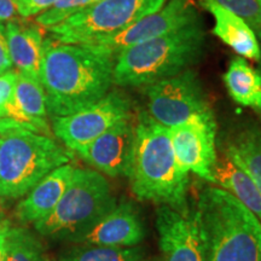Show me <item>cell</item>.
Instances as JSON below:
<instances>
[{
    "label": "cell",
    "mask_w": 261,
    "mask_h": 261,
    "mask_svg": "<svg viewBox=\"0 0 261 261\" xmlns=\"http://www.w3.org/2000/svg\"><path fill=\"white\" fill-rule=\"evenodd\" d=\"M133 195L142 201L185 212L189 208L188 173L179 167L169 128L160 125L146 112L136 121L135 144L127 172Z\"/></svg>",
    "instance_id": "7a4b0ae2"
},
{
    "label": "cell",
    "mask_w": 261,
    "mask_h": 261,
    "mask_svg": "<svg viewBox=\"0 0 261 261\" xmlns=\"http://www.w3.org/2000/svg\"><path fill=\"white\" fill-rule=\"evenodd\" d=\"M5 34L10 58L16 69L39 79L45 41L41 25L29 23L27 18L8 22Z\"/></svg>",
    "instance_id": "e0dca14e"
},
{
    "label": "cell",
    "mask_w": 261,
    "mask_h": 261,
    "mask_svg": "<svg viewBox=\"0 0 261 261\" xmlns=\"http://www.w3.org/2000/svg\"><path fill=\"white\" fill-rule=\"evenodd\" d=\"M115 56L96 44H63L45 39L40 83L47 114L67 116L90 107L114 84Z\"/></svg>",
    "instance_id": "6da1fadb"
},
{
    "label": "cell",
    "mask_w": 261,
    "mask_h": 261,
    "mask_svg": "<svg viewBox=\"0 0 261 261\" xmlns=\"http://www.w3.org/2000/svg\"><path fill=\"white\" fill-rule=\"evenodd\" d=\"M23 19L18 14L15 0H0V22H17Z\"/></svg>",
    "instance_id": "83f0119b"
},
{
    "label": "cell",
    "mask_w": 261,
    "mask_h": 261,
    "mask_svg": "<svg viewBox=\"0 0 261 261\" xmlns=\"http://www.w3.org/2000/svg\"><path fill=\"white\" fill-rule=\"evenodd\" d=\"M198 2L200 4L205 2L217 3L218 5L242 17L252 28L255 24L261 6V0H198Z\"/></svg>",
    "instance_id": "d4e9b609"
},
{
    "label": "cell",
    "mask_w": 261,
    "mask_h": 261,
    "mask_svg": "<svg viewBox=\"0 0 261 261\" xmlns=\"http://www.w3.org/2000/svg\"><path fill=\"white\" fill-rule=\"evenodd\" d=\"M75 167L65 163L48 173L28 192L15 208V218L21 224H35L56 208L73 177Z\"/></svg>",
    "instance_id": "9a60e30c"
},
{
    "label": "cell",
    "mask_w": 261,
    "mask_h": 261,
    "mask_svg": "<svg viewBox=\"0 0 261 261\" xmlns=\"http://www.w3.org/2000/svg\"><path fill=\"white\" fill-rule=\"evenodd\" d=\"M260 46H261V45H260ZM259 63H260V73H261V57H260V61H259Z\"/></svg>",
    "instance_id": "836d02e7"
},
{
    "label": "cell",
    "mask_w": 261,
    "mask_h": 261,
    "mask_svg": "<svg viewBox=\"0 0 261 261\" xmlns=\"http://www.w3.org/2000/svg\"><path fill=\"white\" fill-rule=\"evenodd\" d=\"M17 69H9L0 74V117H5V110L15 92Z\"/></svg>",
    "instance_id": "484cf974"
},
{
    "label": "cell",
    "mask_w": 261,
    "mask_h": 261,
    "mask_svg": "<svg viewBox=\"0 0 261 261\" xmlns=\"http://www.w3.org/2000/svg\"><path fill=\"white\" fill-rule=\"evenodd\" d=\"M167 0H99L50 28L51 38L63 44H91L125 31L154 14Z\"/></svg>",
    "instance_id": "52a82bcc"
},
{
    "label": "cell",
    "mask_w": 261,
    "mask_h": 261,
    "mask_svg": "<svg viewBox=\"0 0 261 261\" xmlns=\"http://www.w3.org/2000/svg\"><path fill=\"white\" fill-rule=\"evenodd\" d=\"M253 31L255 32L257 39H260V40H261V6H260L259 15H257L256 22H255V24H254V27H253Z\"/></svg>",
    "instance_id": "4dcf8cb0"
},
{
    "label": "cell",
    "mask_w": 261,
    "mask_h": 261,
    "mask_svg": "<svg viewBox=\"0 0 261 261\" xmlns=\"http://www.w3.org/2000/svg\"><path fill=\"white\" fill-rule=\"evenodd\" d=\"M140 261H156V260H145V259H143V260H140Z\"/></svg>",
    "instance_id": "e575fe53"
},
{
    "label": "cell",
    "mask_w": 261,
    "mask_h": 261,
    "mask_svg": "<svg viewBox=\"0 0 261 261\" xmlns=\"http://www.w3.org/2000/svg\"><path fill=\"white\" fill-rule=\"evenodd\" d=\"M149 115L166 128L213 115L197 74L187 69L146 86Z\"/></svg>",
    "instance_id": "ba28073f"
},
{
    "label": "cell",
    "mask_w": 261,
    "mask_h": 261,
    "mask_svg": "<svg viewBox=\"0 0 261 261\" xmlns=\"http://www.w3.org/2000/svg\"><path fill=\"white\" fill-rule=\"evenodd\" d=\"M195 211L207 261H261V221L232 194L207 185Z\"/></svg>",
    "instance_id": "3957f363"
},
{
    "label": "cell",
    "mask_w": 261,
    "mask_h": 261,
    "mask_svg": "<svg viewBox=\"0 0 261 261\" xmlns=\"http://www.w3.org/2000/svg\"><path fill=\"white\" fill-rule=\"evenodd\" d=\"M74 159L52 137L0 117V197H23L48 173Z\"/></svg>",
    "instance_id": "5b68a950"
},
{
    "label": "cell",
    "mask_w": 261,
    "mask_h": 261,
    "mask_svg": "<svg viewBox=\"0 0 261 261\" xmlns=\"http://www.w3.org/2000/svg\"><path fill=\"white\" fill-rule=\"evenodd\" d=\"M10 227L0 233V261L6 260V250H8V232Z\"/></svg>",
    "instance_id": "f546056e"
},
{
    "label": "cell",
    "mask_w": 261,
    "mask_h": 261,
    "mask_svg": "<svg viewBox=\"0 0 261 261\" xmlns=\"http://www.w3.org/2000/svg\"><path fill=\"white\" fill-rule=\"evenodd\" d=\"M11 65L12 62L9 54L8 40H6L5 34V25L0 22V74L11 69Z\"/></svg>",
    "instance_id": "f1b7e54d"
},
{
    "label": "cell",
    "mask_w": 261,
    "mask_h": 261,
    "mask_svg": "<svg viewBox=\"0 0 261 261\" xmlns=\"http://www.w3.org/2000/svg\"><path fill=\"white\" fill-rule=\"evenodd\" d=\"M179 167L214 184L213 168L217 161V122L213 115L192 120L169 128Z\"/></svg>",
    "instance_id": "30bf717a"
},
{
    "label": "cell",
    "mask_w": 261,
    "mask_h": 261,
    "mask_svg": "<svg viewBox=\"0 0 261 261\" xmlns=\"http://www.w3.org/2000/svg\"><path fill=\"white\" fill-rule=\"evenodd\" d=\"M156 230L162 261H207V253L195 210L179 212L159 205Z\"/></svg>",
    "instance_id": "8fae6325"
},
{
    "label": "cell",
    "mask_w": 261,
    "mask_h": 261,
    "mask_svg": "<svg viewBox=\"0 0 261 261\" xmlns=\"http://www.w3.org/2000/svg\"><path fill=\"white\" fill-rule=\"evenodd\" d=\"M145 237V228L138 210L128 201L117 203L73 243L85 246L137 247Z\"/></svg>",
    "instance_id": "5bb4252c"
},
{
    "label": "cell",
    "mask_w": 261,
    "mask_h": 261,
    "mask_svg": "<svg viewBox=\"0 0 261 261\" xmlns=\"http://www.w3.org/2000/svg\"><path fill=\"white\" fill-rule=\"evenodd\" d=\"M132 117V102L121 91H110L92 106L67 116L52 117V130L65 148L76 152L117 122Z\"/></svg>",
    "instance_id": "9c48e42d"
},
{
    "label": "cell",
    "mask_w": 261,
    "mask_h": 261,
    "mask_svg": "<svg viewBox=\"0 0 261 261\" xmlns=\"http://www.w3.org/2000/svg\"><path fill=\"white\" fill-rule=\"evenodd\" d=\"M117 204L112 185L102 173L75 167L64 195L46 218L34 224L38 234L73 242Z\"/></svg>",
    "instance_id": "8992f818"
},
{
    "label": "cell",
    "mask_w": 261,
    "mask_h": 261,
    "mask_svg": "<svg viewBox=\"0 0 261 261\" xmlns=\"http://www.w3.org/2000/svg\"><path fill=\"white\" fill-rule=\"evenodd\" d=\"M5 261H48L39 234L27 227H10Z\"/></svg>",
    "instance_id": "603a6c76"
},
{
    "label": "cell",
    "mask_w": 261,
    "mask_h": 261,
    "mask_svg": "<svg viewBox=\"0 0 261 261\" xmlns=\"http://www.w3.org/2000/svg\"><path fill=\"white\" fill-rule=\"evenodd\" d=\"M197 9L192 0H168L159 11L145 16L125 31L102 38L91 44L99 45L116 57L122 50L161 37L169 32L198 21Z\"/></svg>",
    "instance_id": "7c38bea8"
},
{
    "label": "cell",
    "mask_w": 261,
    "mask_h": 261,
    "mask_svg": "<svg viewBox=\"0 0 261 261\" xmlns=\"http://www.w3.org/2000/svg\"><path fill=\"white\" fill-rule=\"evenodd\" d=\"M145 250L142 247L119 248L77 244L58 257L57 261H140Z\"/></svg>",
    "instance_id": "7402d4cb"
},
{
    "label": "cell",
    "mask_w": 261,
    "mask_h": 261,
    "mask_svg": "<svg viewBox=\"0 0 261 261\" xmlns=\"http://www.w3.org/2000/svg\"><path fill=\"white\" fill-rule=\"evenodd\" d=\"M226 155L241 166L261 191V130L248 128L228 143Z\"/></svg>",
    "instance_id": "44dd1931"
},
{
    "label": "cell",
    "mask_w": 261,
    "mask_h": 261,
    "mask_svg": "<svg viewBox=\"0 0 261 261\" xmlns=\"http://www.w3.org/2000/svg\"><path fill=\"white\" fill-rule=\"evenodd\" d=\"M207 33L201 19L116 55L114 84L138 87L172 77L203 57Z\"/></svg>",
    "instance_id": "277c9868"
},
{
    "label": "cell",
    "mask_w": 261,
    "mask_h": 261,
    "mask_svg": "<svg viewBox=\"0 0 261 261\" xmlns=\"http://www.w3.org/2000/svg\"><path fill=\"white\" fill-rule=\"evenodd\" d=\"M136 122L126 119L104 132L76 154L93 169L108 177H126L135 144Z\"/></svg>",
    "instance_id": "4fadbf2b"
},
{
    "label": "cell",
    "mask_w": 261,
    "mask_h": 261,
    "mask_svg": "<svg viewBox=\"0 0 261 261\" xmlns=\"http://www.w3.org/2000/svg\"><path fill=\"white\" fill-rule=\"evenodd\" d=\"M56 2L58 0H15V4L22 17L31 18L44 12Z\"/></svg>",
    "instance_id": "4316f807"
},
{
    "label": "cell",
    "mask_w": 261,
    "mask_h": 261,
    "mask_svg": "<svg viewBox=\"0 0 261 261\" xmlns=\"http://www.w3.org/2000/svg\"><path fill=\"white\" fill-rule=\"evenodd\" d=\"M97 2H99V0H91L90 5H91V4H94V3H97Z\"/></svg>",
    "instance_id": "d6a6232c"
},
{
    "label": "cell",
    "mask_w": 261,
    "mask_h": 261,
    "mask_svg": "<svg viewBox=\"0 0 261 261\" xmlns=\"http://www.w3.org/2000/svg\"><path fill=\"white\" fill-rule=\"evenodd\" d=\"M91 0H58L35 17V23L50 29L89 6Z\"/></svg>",
    "instance_id": "cb8c5ba5"
},
{
    "label": "cell",
    "mask_w": 261,
    "mask_h": 261,
    "mask_svg": "<svg viewBox=\"0 0 261 261\" xmlns=\"http://www.w3.org/2000/svg\"><path fill=\"white\" fill-rule=\"evenodd\" d=\"M214 184L232 194L261 221V191L244 169L226 154L217 158L213 168Z\"/></svg>",
    "instance_id": "d6986e66"
},
{
    "label": "cell",
    "mask_w": 261,
    "mask_h": 261,
    "mask_svg": "<svg viewBox=\"0 0 261 261\" xmlns=\"http://www.w3.org/2000/svg\"><path fill=\"white\" fill-rule=\"evenodd\" d=\"M201 6L207 9L214 18L213 34L241 57L260 61L261 46L255 32L240 16L217 3L205 2Z\"/></svg>",
    "instance_id": "ac0fdd59"
},
{
    "label": "cell",
    "mask_w": 261,
    "mask_h": 261,
    "mask_svg": "<svg viewBox=\"0 0 261 261\" xmlns=\"http://www.w3.org/2000/svg\"><path fill=\"white\" fill-rule=\"evenodd\" d=\"M46 96L40 80L18 71L15 92L5 110V117L22 123L33 132L51 137L47 121Z\"/></svg>",
    "instance_id": "2e32d148"
},
{
    "label": "cell",
    "mask_w": 261,
    "mask_h": 261,
    "mask_svg": "<svg viewBox=\"0 0 261 261\" xmlns=\"http://www.w3.org/2000/svg\"><path fill=\"white\" fill-rule=\"evenodd\" d=\"M227 92L234 102L252 108L261 116V73L243 57H236L224 74Z\"/></svg>",
    "instance_id": "ffe728a7"
},
{
    "label": "cell",
    "mask_w": 261,
    "mask_h": 261,
    "mask_svg": "<svg viewBox=\"0 0 261 261\" xmlns=\"http://www.w3.org/2000/svg\"><path fill=\"white\" fill-rule=\"evenodd\" d=\"M9 227H11V223H10V220L6 219L4 215H0V233Z\"/></svg>",
    "instance_id": "1f68e13d"
}]
</instances>
